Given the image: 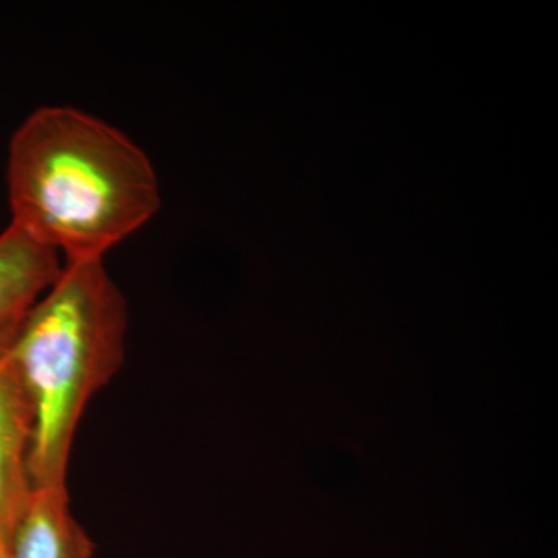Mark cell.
<instances>
[{
    "label": "cell",
    "mask_w": 558,
    "mask_h": 558,
    "mask_svg": "<svg viewBox=\"0 0 558 558\" xmlns=\"http://www.w3.org/2000/svg\"><path fill=\"white\" fill-rule=\"evenodd\" d=\"M61 271L54 250L11 223L0 233V348L11 347L28 312Z\"/></svg>",
    "instance_id": "4"
},
{
    "label": "cell",
    "mask_w": 558,
    "mask_h": 558,
    "mask_svg": "<svg viewBox=\"0 0 558 558\" xmlns=\"http://www.w3.org/2000/svg\"><path fill=\"white\" fill-rule=\"evenodd\" d=\"M31 398L10 347L0 348V538L7 539L31 495Z\"/></svg>",
    "instance_id": "3"
},
{
    "label": "cell",
    "mask_w": 558,
    "mask_h": 558,
    "mask_svg": "<svg viewBox=\"0 0 558 558\" xmlns=\"http://www.w3.org/2000/svg\"><path fill=\"white\" fill-rule=\"evenodd\" d=\"M128 325L105 259L65 263L22 323L10 352L33 409L32 487L68 486L81 417L123 365Z\"/></svg>",
    "instance_id": "2"
},
{
    "label": "cell",
    "mask_w": 558,
    "mask_h": 558,
    "mask_svg": "<svg viewBox=\"0 0 558 558\" xmlns=\"http://www.w3.org/2000/svg\"><path fill=\"white\" fill-rule=\"evenodd\" d=\"M0 558H9V556H7V543L2 546V549H0Z\"/></svg>",
    "instance_id": "6"
},
{
    "label": "cell",
    "mask_w": 558,
    "mask_h": 558,
    "mask_svg": "<svg viewBox=\"0 0 558 558\" xmlns=\"http://www.w3.org/2000/svg\"><path fill=\"white\" fill-rule=\"evenodd\" d=\"M94 543L70 510L68 486L32 487L9 542V558H94Z\"/></svg>",
    "instance_id": "5"
},
{
    "label": "cell",
    "mask_w": 558,
    "mask_h": 558,
    "mask_svg": "<svg viewBox=\"0 0 558 558\" xmlns=\"http://www.w3.org/2000/svg\"><path fill=\"white\" fill-rule=\"evenodd\" d=\"M7 186L11 226L64 255L105 259L161 205L153 161L105 120L44 106L11 137Z\"/></svg>",
    "instance_id": "1"
},
{
    "label": "cell",
    "mask_w": 558,
    "mask_h": 558,
    "mask_svg": "<svg viewBox=\"0 0 558 558\" xmlns=\"http://www.w3.org/2000/svg\"><path fill=\"white\" fill-rule=\"evenodd\" d=\"M7 539L0 538V549H2V546L5 545Z\"/></svg>",
    "instance_id": "7"
}]
</instances>
